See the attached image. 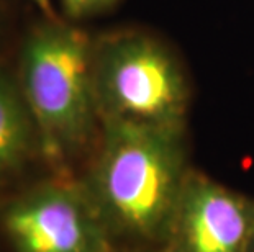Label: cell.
I'll return each mask as SVG.
<instances>
[{"instance_id":"cell-1","label":"cell","mask_w":254,"mask_h":252,"mask_svg":"<svg viewBox=\"0 0 254 252\" xmlns=\"http://www.w3.org/2000/svg\"><path fill=\"white\" fill-rule=\"evenodd\" d=\"M190 170L187 130L102 120L84 185L127 248H159Z\"/></svg>"},{"instance_id":"cell-2","label":"cell","mask_w":254,"mask_h":252,"mask_svg":"<svg viewBox=\"0 0 254 252\" xmlns=\"http://www.w3.org/2000/svg\"><path fill=\"white\" fill-rule=\"evenodd\" d=\"M21 94L41 152L53 164L75 157L100 133L92 76V40L74 26L45 23L25 41Z\"/></svg>"},{"instance_id":"cell-9","label":"cell","mask_w":254,"mask_h":252,"mask_svg":"<svg viewBox=\"0 0 254 252\" xmlns=\"http://www.w3.org/2000/svg\"><path fill=\"white\" fill-rule=\"evenodd\" d=\"M123 252H163V251L159 248H127Z\"/></svg>"},{"instance_id":"cell-6","label":"cell","mask_w":254,"mask_h":252,"mask_svg":"<svg viewBox=\"0 0 254 252\" xmlns=\"http://www.w3.org/2000/svg\"><path fill=\"white\" fill-rule=\"evenodd\" d=\"M35 146L38 131L21 89L0 72V170L20 167Z\"/></svg>"},{"instance_id":"cell-4","label":"cell","mask_w":254,"mask_h":252,"mask_svg":"<svg viewBox=\"0 0 254 252\" xmlns=\"http://www.w3.org/2000/svg\"><path fill=\"white\" fill-rule=\"evenodd\" d=\"M17 252H118L117 241L84 182L40 185L5 213Z\"/></svg>"},{"instance_id":"cell-10","label":"cell","mask_w":254,"mask_h":252,"mask_svg":"<svg viewBox=\"0 0 254 252\" xmlns=\"http://www.w3.org/2000/svg\"><path fill=\"white\" fill-rule=\"evenodd\" d=\"M250 252H254V236H253V241H251V248H250Z\"/></svg>"},{"instance_id":"cell-7","label":"cell","mask_w":254,"mask_h":252,"mask_svg":"<svg viewBox=\"0 0 254 252\" xmlns=\"http://www.w3.org/2000/svg\"><path fill=\"white\" fill-rule=\"evenodd\" d=\"M117 0H61L64 13L69 18H82L109 8Z\"/></svg>"},{"instance_id":"cell-3","label":"cell","mask_w":254,"mask_h":252,"mask_svg":"<svg viewBox=\"0 0 254 252\" xmlns=\"http://www.w3.org/2000/svg\"><path fill=\"white\" fill-rule=\"evenodd\" d=\"M92 76L102 120L187 130L190 85L164 41L141 30L92 41Z\"/></svg>"},{"instance_id":"cell-5","label":"cell","mask_w":254,"mask_h":252,"mask_svg":"<svg viewBox=\"0 0 254 252\" xmlns=\"http://www.w3.org/2000/svg\"><path fill=\"white\" fill-rule=\"evenodd\" d=\"M254 198L190 167L184 180L163 252H250Z\"/></svg>"},{"instance_id":"cell-8","label":"cell","mask_w":254,"mask_h":252,"mask_svg":"<svg viewBox=\"0 0 254 252\" xmlns=\"http://www.w3.org/2000/svg\"><path fill=\"white\" fill-rule=\"evenodd\" d=\"M31 2H35V3L38 5V7H40L46 15H50V17H53V7H51V2H50V0H31Z\"/></svg>"}]
</instances>
